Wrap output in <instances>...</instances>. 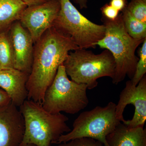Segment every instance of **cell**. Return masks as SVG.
<instances>
[{
  "label": "cell",
  "mask_w": 146,
  "mask_h": 146,
  "mask_svg": "<svg viewBox=\"0 0 146 146\" xmlns=\"http://www.w3.org/2000/svg\"><path fill=\"white\" fill-rule=\"evenodd\" d=\"M11 102V100L8 95L0 87V106L7 104Z\"/></svg>",
  "instance_id": "22"
},
{
  "label": "cell",
  "mask_w": 146,
  "mask_h": 146,
  "mask_svg": "<svg viewBox=\"0 0 146 146\" xmlns=\"http://www.w3.org/2000/svg\"><path fill=\"white\" fill-rule=\"evenodd\" d=\"M60 0H50L27 7L19 21L31 35L34 44L48 29L53 27L60 9Z\"/></svg>",
  "instance_id": "9"
},
{
  "label": "cell",
  "mask_w": 146,
  "mask_h": 146,
  "mask_svg": "<svg viewBox=\"0 0 146 146\" xmlns=\"http://www.w3.org/2000/svg\"><path fill=\"white\" fill-rule=\"evenodd\" d=\"M109 4L115 9L119 11H122L127 5V0H110Z\"/></svg>",
  "instance_id": "21"
},
{
  "label": "cell",
  "mask_w": 146,
  "mask_h": 146,
  "mask_svg": "<svg viewBox=\"0 0 146 146\" xmlns=\"http://www.w3.org/2000/svg\"><path fill=\"white\" fill-rule=\"evenodd\" d=\"M106 139L109 146H146V128L129 127L121 122Z\"/></svg>",
  "instance_id": "13"
},
{
  "label": "cell",
  "mask_w": 146,
  "mask_h": 146,
  "mask_svg": "<svg viewBox=\"0 0 146 146\" xmlns=\"http://www.w3.org/2000/svg\"><path fill=\"white\" fill-rule=\"evenodd\" d=\"M79 6L80 9L87 8L88 0H72Z\"/></svg>",
  "instance_id": "24"
},
{
  "label": "cell",
  "mask_w": 146,
  "mask_h": 146,
  "mask_svg": "<svg viewBox=\"0 0 146 146\" xmlns=\"http://www.w3.org/2000/svg\"><path fill=\"white\" fill-rule=\"evenodd\" d=\"M117 118L129 127H144L146 120V76L136 86L127 81L116 104Z\"/></svg>",
  "instance_id": "8"
},
{
  "label": "cell",
  "mask_w": 146,
  "mask_h": 146,
  "mask_svg": "<svg viewBox=\"0 0 146 146\" xmlns=\"http://www.w3.org/2000/svg\"><path fill=\"white\" fill-rule=\"evenodd\" d=\"M79 48L68 36L52 27L35 44L26 87L28 100L42 104L45 93L70 52Z\"/></svg>",
  "instance_id": "1"
},
{
  "label": "cell",
  "mask_w": 146,
  "mask_h": 146,
  "mask_svg": "<svg viewBox=\"0 0 146 146\" xmlns=\"http://www.w3.org/2000/svg\"><path fill=\"white\" fill-rule=\"evenodd\" d=\"M56 146H104L99 141L90 138H77Z\"/></svg>",
  "instance_id": "19"
},
{
  "label": "cell",
  "mask_w": 146,
  "mask_h": 146,
  "mask_svg": "<svg viewBox=\"0 0 146 146\" xmlns=\"http://www.w3.org/2000/svg\"><path fill=\"white\" fill-rule=\"evenodd\" d=\"M126 9L134 18L146 23V0H131Z\"/></svg>",
  "instance_id": "18"
},
{
  "label": "cell",
  "mask_w": 146,
  "mask_h": 146,
  "mask_svg": "<svg viewBox=\"0 0 146 146\" xmlns=\"http://www.w3.org/2000/svg\"><path fill=\"white\" fill-rule=\"evenodd\" d=\"M29 74L15 69L0 70V87L17 107H20L28 98L26 84Z\"/></svg>",
  "instance_id": "12"
},
{
  "label": "cell",
  "mask_w": 146,
  "mask_h": 146,
  "mask_svg": "<svg viewBox=\"0 0 146 146\" xmlns=\"http://www.w3.org/2000/svg\"><path fill=\"white\" fill-rule=\"evenodd\" d=\"M12 68H15V58L8 30L0 33V70Z\"/></svg>",
  "instance_id": "15"
},
{
  "label": "cell",
  "mask_w": 146,
  "mask_h": 146,
  "mask_svg": "<svg viewBox=\"0 0 146 146\" xmlns=\"http://www.w3.org/2000/svg\"><path fill=\"white\" fill-rule=\"evenodd\" d=\"M63 65L72 80L86 84L88 89L98 86V79L103 77L113 79L115 75V60L107 50L97 54L84 49L72 51Z\"/></svg>",
  "instance_id": "4"
},
{
  "label": "cell",
  "mask_w": 146,
  "mask_h": 146,
  "mask_svg": "<svg viewBox=\"0 0 146 146\" xmlns=\"http://www.w3.org/2000/svg\"><path fill=\"white\" fill-rule=\"evenodd\" d=\"M100 9L102 16L111 21L115 20L120 14L119 11L112 7L109 3L106 4Z\"/></svg>",
  "instance_id": "20"
},
{
  "label": "cell",
  "mask_w": 146,
  "mask_h": 146,
  "mask_svg": "<svg viewBox=\"0 0 146 146\" xmlns=\"http://www.w3.org/2000/svg\"><path fill=\"white\" fill-rule=\"evenodd\" d=\"M27 7L22 0H0V33L9 30L19 21Z\"/></svg>",
  "instance_id": "14"
},
{
  "label": "cell",
  "mask_w": 146,
  "mask_h": 146,
  "mask_svg": "<svg viewBox=\"0 0 146 146\" xmlns=\"http://www.w3.org/2000/svg\"><path fill=\"white\" fill-rule=\"evenodd\" d=\"M18 146H36L33 144H20Z\"/></svg>",
  "instance_id": "25"
},
{
  "label": "cell",
  "mask_w": 146,
  "mask_h": 146,
  "mask_svg": "<svg viewBox=\"0 0 146 146\" xmlns=\"http://www.w3.org/2000/svg\"><path fill=\"white\" fill-rule=\"evenodd\" d=\"M27 7L42 4L50 0H22Z\"/></svg>",
  "instance_id": "23"
},
{
  "label": "cell",
  "mask_w": 146,
  "mask_h": 146,
  "mask_svg": "<svg viewBox=\"0 0 146 146\" xmlns=\"http://www.w3.org/2000/svg\"><path fill=\"white\" fill-rule=\"evenodd\" d=\"M24 121L25 130L21 144L51 146L59 137L71 129L67 123L68 118L61 114L47 112L42 105L27 100L20 107Z\"/></svg>",
  "instance_id": "3"
},
{
  "label": "cell",
  "mask_w": 146,
  "mask_h": 146,
  "mask_svg": "<svg viewBox=\"0 0 146 146\" xmlns=\"http://www.w3.org/2000/svg\"><path fill=\"white\" fill-rule=\"evenodd\" d=\"M59 13L53 27L70 38L79 48H95L105 33L104 25L89 21L80 13L70 0H60Z\"/></svg>",
  "instance_id": "7"
},
{
  "label": "cell",
  "mask_w": 146,
  "mask_h": 146,
  "mask_svg": "<svg viewBox=\"0 0 146 146\" xmlns=\"http://www.w3.org/2000/svg\"><path fill=\"white\" fill-rule=\"evenodd\" d=\"M87 89L86 84L70 80L64 66L60 65L53 81L45 93L42 106L52 114L61 112L76 114L89 104Z\"/></svg>",
  "instance_id": "5"
},
{
  "label": "cell",
  "mask_w": 146,
  "mask_h": 146,
  "mask_svg": "<svg viewBox=\"0 0 146 146\" xmlns=\"http://www.w3.org/2000/svg\"><path fill=\"white\" fill-rule=\"evenodd\" d=\"M139 58L137 63L135 73L130 80L133 85L136 86L146 73V39L143 42L138 51Z\"/></svg>",
  "instance_id": "17"
},
{
  "label": "cell",
  "mask_w": 146,
  "mask_h": 146,
  "mask_svg": "<svg viewBox=\"0 0 146 146\" xmlns=\"http://www.w3.org/2000/svg\"><path fill=\"white\" fill-rule=\"evenodd\" d=\"M9 31L14 52L15 68L29 74L34 46L31 35L19 21L12 24Z\"/></svg>",
  "instance_id": "11"
},
{
  "label": "cell",
  "mask_w": 146,
  "mask_h": 146,
  "mask_svg": "<svg viewBox=\"0 0 146 146\" xmlns=\"http://www.w3.org/2000/svg\"><path fill=\"white\" fill-rule=\"evenodd\" d=\"M116 104L110 102L104 107L98 106L80 113L73 124V129L59 137L56 144L82 138H90L99 141L104 146H109L106 136L121 122L117 118Z\"/></svg>",
  "instance_id": "6"
},
{
  "label": "cell",
  "mask_w": 146,
  "mask_h": 146,
  "mask_svg": "<svg viewBox=\"0 0 146 146\" xmlns=\"http://www.w3.org/2000/svg\"><path fill=\"white\" fill-rule=\"evenodd\" d=\"M23 116L12 102L0 106V146H18L23 137Z\"/></svg>",
  "instance_id": "10"
},
{
  "label": "cell",
  "mask_w": 146,
  "mask_h": 146,
  "mask_svg": "<svg viewBox=\"0 0 146 146\" xmlns=\"http://www.w3.org/2000/svg\"><path fill=\"white\" fill-rule=\"evenodd\" d=\"M123 22L127 31L133 39L144 40L146 38V23L134 18L126 9L122 11Z\"/></svg>",
  "instance_id": "16"
},
{
  "label": "cell",
  "mask_w": 146,
  "mask_h": 146,
  "mask_svg": "<svg viewBox=\"0 0 146 146\" xmlns=\"http://www.w3.org/2000/svg\"><path fill=\"white\" fill-rule=\"evenodd\" d=\"M102 21L105 27V33L96 45L101 48L108 50L114 58L115 69L112 83L117 84L126 76L131 80L139 59L135 52L145 39L138 40L129 35L125 27L121 13L113 21L103 16Z\"/></svg>",
  "instance_id": "2"
}]
</instances>
